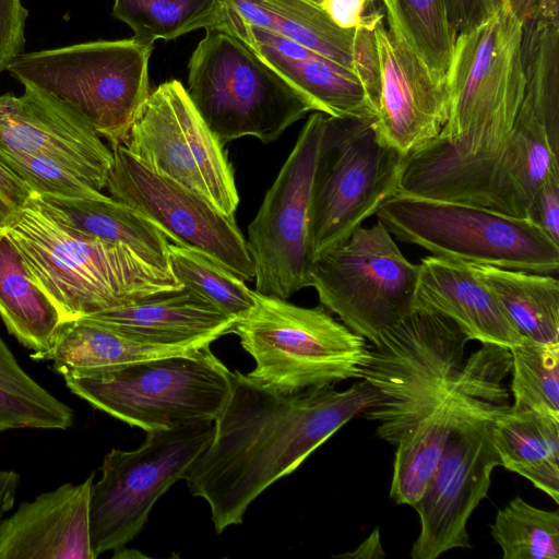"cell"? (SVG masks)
Returning <instances> with one entry per match:
<instances>
[{
  "label": "cell",
  "mask_w": 559,
  "mask_h": 559,
  "mask_svg": "<svg viewBox=\"0 0 559 559\" xmlns=\"http://www.w3.org/2000/svg\"><path fill=\"white\" fill-rule=\"evenodd\" d=\"M0 96V146L51 158L96 190L107 183L111 148L76 109L29 85Z\"/></svg>",
  "instance_id": "ffe728a7"
},
{
  "label": "cell",
  "mask_w": 559,
  "mask_h": 559,
  "mask_svg": "<svg viewBox=\"0 0 559 559\" xmlns=\"http://www.w3.org/2000/svg\"><path fill=\"white\" fill-rule=\"evenodd\" d=\"M123 145L146 167L234 217L239 194L233 166L181 82L167 81L150 93Z\"/></svg>",
  "instance_id": "5bb4252c"
},
{
  "label": "cell",
  "mask_w": 559,
  "mask_h": 559,
  "mask_svg": "<svg viewBox=\"0 0 559 559\" xmlns=\"http://www.w3.org/2000/svg\"><path fill=\"white\" fill-rule=\"evenodd\" d=\"M242 39L306 95L317 111L334 118L374 119L377 109L346 68L284 36L257 27L224 4L217 23Z\"/></svg>",
  "instance_id": "44dd1931"
},
{
  "label": "cell",
  "mask_w": 559,
  "mask_h": 559,
  "mask_svg": "<svg viewBox=\"0 0 559 559\" xmlns=\"http://www.w3.org/2000/svg\"><path fill=\"white\" fill-rule=\"evenodd\" d=\"M214 423L147 431L131 451L112 449L90 496V534L95 559L120 551L144 527L155 502L210 443Z\"/></svg>",
  "instance_id": "4fadbf2b"
},
{
  "label": "cell",
  "mask_w": 559,
  "mask_h": 559,
  "mask_svg": "<svg viewBox=\"0 0 559 559\" xmlns=\"http://www.w3.org/2000/svg\"><path fill=\"white\" fill-rule=\"evenodd\" d=\"M468 263L522 337L559 343V282L555 275Z\"/></svg>",
  "instance_id": "f1b7e54d"
},
{
  "label": "cell",
  "mask_w": 559,
  "mask_h": 559,
  "mask_svg": "<svg viewBox=\"0 0 559 559\" xmlns=\"http://www.w3.org/2000/svg\"><path fill=\"white\" fill-rule=\"evenodd\" d=\"M0 162L36 194L73 199L104 195L75 173L43 155L0 146Z\"/></svg>",
  "instance_id": "8d00e7d4"
},
{
  "label": "cell",
  "mask_w": 559,
  "mask_h": 559,
  "mask_svg": "<svg viewBox=\"0 0 559 559\" xmlns=\"http://www.w3.org/2000/svg\"><path fill=\"white\" fill-rule=\"evenodd\" d=\"M513 13L523 24L532 19L536 11L537 0H508Z\"/></svg>",
  "instance_id": "bcb514c9"
},
{
  "label": "cell",
  "mask_w": 559,
  "mask_h": 559,
  "mask_svg": "<svg viewBox=\"0 0 559 559\" xmlns=\"http://www.w3.org/2000/svg\"><path fill=\"white\" fill-rule=\"evenodd\" d=\"M466 358L444 399L395 445L390 498L397 504L420 499L453 430L471 417L509 407L503 384L511 371L509 348L481 344Z\"/></svg>",
  "instance_id": "d6986e66"
},
{
  "label": "cell",
  "mask_w": 559,
  "mask_h": 559,
  "mask_svg": "<svg viewBox=\"0 0 559 559\" xmlns=\"http://www.w3.org/2000/svg\"><path fill=\"white\" fill-rule=\"evenodd\" d=\"M468 341L451 319L414 308L368 344L358 379L379 395L364 415L380 439L395 447L444 399L463 370Z\"/></svg>",
  "instance_id": "5b68a950"
},
{
  "label": "cell",
  "mask_w": 559,
  "mask_h": 559,
  "mask_svg": "<svg viewBox=\"0 0 559 559\" xmlns=\"http://www.w3.org/2000/svg\"><path fill=\"white\" fill-rule=\"evenodd\" d=\"M523 22L500 0L481 24L456 35L445 74L449 117L429 142L460 156L487 155L513 128L525 95Z\"/></svg>",
  "instance_id": "3957f363"
},
{
  "label": "cell",
  "mask_w": 559,
  "mask_h": 559,
  "mask_svg": "<svg viewBox=\"0 0 559 559\" xmlns=\"http://www.w3.org/2000/svg\"><path fill=\"white\" fill-rule=\"evenodd\" d=\"M451 28L455 36L489 19L500 0H443Z\"/></svg>",
  "instance_id": "ab89813d"
},
{
  "label": "cell",
  "mask_w": 559,
  "mask_h": 559,
  "mask_svg": "<svg viewBox=\"0 0 559 559\" xmlns=\"http://www.w3.org/2000/svg\"><path fill=\"white\" fill-rule=\"evenodd\" d=\"M20 476L14 471H0V520L12 509Z\"/></svg>",
  "instance_id": "7bdbcfd3"
},
{
  "label": "cell",
  "mask_w": 559,
  "mask_h": 559,
  "mask_svg": "<svg viewBox=\"0 0 559 559\" xmlns=\"http://www.w3.org/2000/svg\"><path fill=\"white\" fill-rule=\"evenodd\" d=\"M500 465L559 502V418L507 407L489 421Z\"/></svg>",
  "instance_id": "4316f807"
},
{
  "label": "cell",
  "mask_w": 559,
  "mask_h": 559,
  "mask_svg": "<svg viewBox=\"0 0 559 559\" xmlns=\"http://www.w3.org/2000/svg\"><path fill=\"white\" fill-rule=\"evenodd\" d=\"M168 260L178 283L233 319L245 316L254 306L255 290L204 253L168 241Z\"/></svg>",
  "instance_id": "d6a6232c"
},
{
  "label": "cell",
  "mask_w": 559,
  "mask_h": 559,
  "mask_svg": "<svg viewBox=\"0 0 559 559\" xmlns=\"http://www.w3.org/2000/svg\"><path fill=\"white\" fill-rule=\"evenodd\" d=\"M385 556L380 543L379 531L376 528L370 536L353 552L341 555L349 558H383Z\"/></svg>",
  "instance_id": "ee69618b"
},
{
  "label": "cell",
  "mask_w": 559,
  "mask_h": 559,
  "mask_svg": "<svg viewBox=\"0 0 559 559\" xmlns=\"http://www.w3.org/2000/svg\"><path fill=\"white\" fill-rule=\"evenodd\" d=\"M195 349L141 343L78 319L62 322L44 360H51L55 370L64 378L105 372L132 362Z\"/></svg>",
  "instance_id": "83f0119b"
},
{
  "label": "cell",
  "mask_w": 559,
  "mask_h": 559,
  "mask_svg": "<svg viewBox=\"0 0 559 559\" xmlns=\"http://www.w3.org/2000/svg\"><path fill=\"white\" fill-rule=\"evenodd\" d=\"M64 380L95 408L147 432L214 423L230 395L233 372L207 345Z\"/></svg>",
  "instance_id": "9c48e42d"
},
{
  "label": "cell",
  "mask_w": 559,
  "mask_h": 559,
  "mask_svg": "<svg viewBox=\"0 0 559 559\" xmlns=\"http://www.w3.org/2000/svg\"><path fill=\"white\" fill-rule=\"evenodd\" d=\"M384 16L374 29L379 69V141L404 155L435 140L449 117V93L416 48L396 0H382Z\"/></svg>",
  "instance_id": "e0dca14e"
},
{
  "label": "cell",
  "mask_w": 559,
  "mask_h": 559,
  "mask_svg": "<svg viewBox=\"0 0 559 559\" xmlns=\"http://www.w3.org/2000/svg\"><path fill=\"white\" fill-rule=\"evenodd\" d=\"M509 350L511 407L559 418V343L545 344L522 337Z\"/></svg>",
  "instance_id": "e575fe53"
},
{
  "label": "cell",
  "mask_w": 559,
  "mask_h": 559,
  "mask_svg": "<svg viewBox=\"0 0 559 559\" xmlns=\"http://www.w3.org/2000/svg\"><path fill=\"white\" fill-rule=\"evenodd\" d=\"M500 412L471 417L450 435L435 472L413 507L419 515L420 531L411 558L436 559L451 549L471 548L468 519L487 497L492 471L500 465L489 431L490 419Z\"/></svg>",
  "instance_id": "ac0fdd59"
},
{
  "label": "cell",
  "mask_w": 559,
  "mask_h": 559,
  "mask_svg": "<svg viewBox=\"0 0 559 559\" xmlns=\"http://www.w3.org/2000/svg\"><path fill=\"white\" fill-rule=\"evenodd\" d=\"M230 333L253 358L247 376L282 393L358 379L368 344L336 321L325 307H300L255 292V304L235 320Z\"/></svg>",
  "instance_id": "52a82bcc"
},
{
  "label": "cell",
  "mask_w": 559,
  "mask_h": 559,
  "mask_svg": "<svg viewBox=\"0 0 559 559\" xmlns=\"http://www.w3.org/2000/svg\"><path fill=\"white\" fill-rule=\"evenodd\" d=\"M401 19L433 75L445 82L455 34L443 0H396Z\"/></svg>",
  "instance_id": "d590c367"
},
{
  "label": "cell",
  "mask_w": 559,
  "mask_h": 559,
  "mask_svg": "<svg viewBox=\"0 0 559 559\" xmlns=\"http://www.w3.org/2000/svg\"><path fill=\"white\" fill-rule=\"evenodd\" d=\"M37 197L64 226L85 236L123 245L147 263L170 272L168 239L129 205L106 194L97 199Z\"/></svg>",
  "instance_id": "484cf974"
},
{
  "label": "cell",
  "mask_w": 559,
  "mask_h": 559,
  "mask_svg": "<svg viewBox=\"0 0 559 559\" xmlns=\"http://www.w3.org/2000/svg\"><path fill=\"white\" fill-rule=\"evenodd\" d=\"M92 473L80 484L22 502L0 520V559H95L90 534Z\"/></svg>",
  "instance_id": "7402d4cb"
},
{
  "label": "cell",
  "mask_w": 559,
  "mask_h": 559,
  "mask_svg": "<svg viewBox=\"0 0 559 559\" xmlns=\"http://www.w3.org/2000/svg\"><path fill=\"white\" fill-rule=\"evenodd\" d=\"M534 16L551 23H559V0H537Z\"/></svg>",
  "instance_id": "f6af8a7d"
},
{
  "label": "cell",
  "mask_w": 559,
  "mask_h": 559,
  "mask_svg": "<svg viewBox=\"0 0 559 559\" xmlns=\"http://www.w3.org/2000/svg\"><path fill=\"white\" fill-rule=\"evenodd\" d=\"M378 401L376 390L362 380L343 391L328 385L282 393L235 370L213 437L182 479L191 495L209 503L219 534L241 524L265 489Z\"/></svg>",
  "instance_id": "6da1fadb"
},
{
  "label": "cell",
  "mask_w": 559,
  "mask_h": 559,
  "mask_svg": "<svg viewBox=\"0 0 559 559\" xmlns=\"http://www.w3.org/2000/svg\"><path fill=\"white\" fill-rule=\"evenodd\" d=\"M310 1H313L319 4L322 0H310Z\"/></svg>",
  "instance_id": "c3c4849f"
},
{
  "label": "cell",
  "mask_w": 559,
  "mask_h": 559,
  "mask_svg": "<svg viewBox=\"0 0 559 559\" xmlns=\"http://www.w3.org/2000/svg\"><path fill=\"white\" fill-rule=\"evenodd\" d=\"M111 151L105 187L111 198L147 218L168 241L204 253L245 282L254 280L247 241L235 217L223 215L197 192L146 167L124 145Z\"/></svg>",
  "instance_id": "2e32d148"
},
{
  "label": "cell",
  "mask_w": 559,
  "mask_h": 559,
  "mask_svg": "<svg viewBox=\"0 0 559 559\" xmlns=\"http://www.w3.org/2000/svg\"><path fill=\"white\" fill-rule=\"evenodd\" d=\"M417 277L380 221L314 255L309 270L321 305L371 344L414 309Z\"/></svg>",
  "instance_id": "7c38bea8"
},
{
  "label": "cell",
  "mask_w": 559,
  "mask_h": 559,
  "mask_svg": "<svg viewBox=\"0 0 559 559\" xmlns=\"http://www.w3.org/2000/svg\"><path fill=\"white\" fill-rule=\"evenodd\" d=\"M366 0H322L319 5L331 21L342 29H356L368 23L371 13L365 15Z\"/></svg>",
  "instance_id": "60d3db41"
},
{
  "label": "cell",
  "mask_w": 559,
  "mask_h": 559,
  "mask_svg": "<svg viewBox=\"0 0 559 559\" xmlns=\"http://www.w3.org/2000/svg\"><path fill=\"white\" fill-rule=\"evenodd\" d=\"M0 317L31 357L44 360L52 347L62 319L29 278L13 245L0 238Z\"/></svg>",
  "instance_id": "f546056e"
},
{
  "label": "cell",
  "mask_w": 559,
  "mask_h": 559,
  "mask_svg": "<svg viewBox=\"0 0 559 559\" xmlns=\"http://www.w3.org/2000/svg\"><path fill=\"white\" fill-rule=\"evenodd\" d=\"M72 423L71 407L31 378L0 336V431L67 429Z\"/></svg>",
  "instance_id": "4dcf8cb0"
},
{
  "label": "cell",
  "mask_w": 559,
  "mask_h": 559,
  "mask_svg": "<svg viewBox=\"0 0 559 559\" xmlns=\"http://www.w3.org/2000/svg\"><path fill=\"white\" fill-rule=\"evenodd\" d=\"M27 14L21 0H0V72L23 52Z\"/></svg>",
  "instance_id": "f35d334b"
},
{
  "label": "cell",
  "mask_w": 559,
  "mask_h": 559,
  "mask_svg": "<svg viewBox=\"0 0 559 559\" xmlns=\"http://www.w3.org/2000/svg\"><path fill=\"white\" fill-rule=\"evenodd\" d=\"M372 122L324 116L311 185L312 257L345 241L397 191L408 155L381 143Z\"/></svg>",
  "instance_id": "8fae6325"
},
{
  "label": "cell",
  "mask_w": 559,
  "mask_h": 559,
  "mask_svg": "<svg viewBox=\"0 0 559 559\" xmlns=\"http://www.w3.org/2000/svg\"><path fill=\"white\" fill-rule=\"evenodd\" d=\"M524 217L559 245V168L552 169L537 187Z\"/></svg>",
  "instance_id": "74e56055"
},
{
  "label": "cell",
  "mask_w": 559,
  "mask_h": 559,
  "mask_svg": "<svg viewBox=\"0 0 559 559\" xmlns=\"http://www.w3.org/2000/svg\"><path fill=\"white\" fill-rule=\"evenodd\" d=\"M188 64V96L198 114L226 143L253 136L275 141L312 102L242 39L219 24L207 27Z\"/></svg>",
  "instance_id": "8992f818"
},
{
  "label": "cell",
  "mask_w": 559,
  "mask_h": 559,
  "mask_svg": "<svg viewBox=\"0 0 559 559\" xmlns=\"http://www.w3.org/2000/svg\"><path fill=\"white\" fill-rule=\"evenodd\" d=\"M154 44L136 37L22 52L5 70L83 115L110 148L123 145L150 95Z\"/></svg>",
  "instance_id": "ba28073f"
},
{
  "label": "cell",
  "mask_w": 559,
  "mask_h": 559,
  "mask_svg": "<svg viewBox=\"0 0 559 559\" xmlns=\"http://www.w3.org/2000/svg\"><path fill=\"white\" fill-rule=\"evenodd\" d=\"M325 114L313 111L248 226L255 292L288 299L309 287L311 185Z\"/></svg>",
  "instance_id": "9a60e30c"
},
{
  "label": "cell",
  "mask_w": 559,
  "mask_h": 559,
  "mask_svg": "<svg viewBox=\"0 0 559 559\" xmlns=\"http://www.w3.org/2000/svg\"><path fill=\"white\" fill-rule=\"evenodd\" d=\"M33 191L0 162V199L12 210L22 206Z\"/></svg>",
  "instance_id": "b9f144b4"
},
{
  "label": "cell",
  "mask_w": 559,
  "mask_h": 559,
  "mask_svg": "<svg viewBox=\"0 0 559 559\" xmlns=\"http://www.w3.org/2000/svg\"><path fill=\"white\" fill-rule=\"evenodd\" d=\"M1 233L62 322L183 288L128 247L64 226L36 193L11 213Z\"/></svg>",
  "instance_id": "7a4b0ae2"
},
{
  "label": "cell",
  "mask_w": 559,
  "mask_h": 559,
  "mask_svg": "<svg viewBox=\"0 0 559 559\" xmlns=\"http://www.w3.org/2000/svg\"><path fill=\"white\" fill-rule=\"evenodd\" d=\"M131 340L201 348L230 333L235 319L183 287L80 318Z\"/></svg>",
  "instance_id": "cb8c5ba5"
},
{
  "label": "cell",
  "mask_w": 559,
  "mask_h": 559,
  "mask_svg": "<svg viewBox=\"0 0 559 559\" xmlns=\"http://www.w3.org/2000/svg\"><path fill=\"white\" fill-rule=\"evenodd\" d=\"M223 1L246 22L292 39L357 76L358 60L372 37L371 24L342 29L318 3L310 0Z\"/></svg>",
  "instance_id": "d4e9b609"
},
{
  "label": "cell",
  "mask_w": 559,
  "mask_h": 559,
  "mask_svg": "<svg viewBox=\"0 0 559 559\" xmlns=\"http://www.w3.org/2000/svg\"><path fill=\"white\" fill-rule=\"evenodd\" d=\"M374 214L396 239L431 255L547 275L559 270V245L525 217L397 193Z\"/></svg>",
  "instance_id": "30bf717a"
},
{
  "label": "cell",
  "mask_w": 559,
  "mask_h": 559,
  "mask_svg": "<svg viewBox=\"0 0 559 559\" xmlns=\"http://www.w3.org/2000/svg\"><path fill=\"white\" fill-rule=\"evenodd\" d=\"M490 534L504 559L559 558L558 510H543L516 497L497 512Z\"/></svg>",
  "instance_id": "836d02e7"
},
{
  "label": "cell",
  "mask_w": 559,
  "mask_h": 559,
  "mask_svg": "<svg viewBox=\"0 0 559 559\" xmlns=\"http://www.w3.org/2000/svg\"><path fill=\"white\" fill-rule=\"evenodd\" d=\"M555 168H559V127L524 95L513 128L498 150L460 156L426 144L408 155L396 193L524 217L537 187Z\"/></svg>",
  "instance_id": "277c9868"
},
{
  "label": "cell",
  "mask_w": 559,
  "mask_h": 559,
  "mask_svg": "<svg viewBox=\"0 0 559 559\" xmlns=\"http://www.w3.org/2000/svg\"><path fill=\"white\" fill-rule=\"evenodd\" d=\"M14 210H12L7 203H4L1 199H0V238L2 237V227L4 226L7 219L9 218V216L11 215V213L13 212Z\"/></svg>",
  "instance_id": "7dc6e473"
},
{
  "label": "cell",
  "mask_w": 559,
  "mask_h": 559,
  "mask_svg": "<svg viewBox=\"0 0 559 559\" xmlns=\"http://www.w3.org/2000/svg\"><path fill=\"white\" fill-rule=\"evenodd\" d=\"M223 0H115L112 15L128 24L134 37L154 44L217 24Z\"/></svg>",
  "instance_id": "1f68e13d"
},
{
  "label": "cell",
  "mask_w": 559,
  "mask_h": 559,
  "mask_svg": "<svg viewBox=\"0 0 559 559\" xmlns=\"http://www.w3.org/2000/svg\"><path fill=\"white\" fill-rule=\"evenodd\" d=\"M414 308L451 319L471 341L510 348L522 336L468 262L428 255L418 264Z\"/></svg>",
  "instance_id": "603a6c76"
}]
</instances>
